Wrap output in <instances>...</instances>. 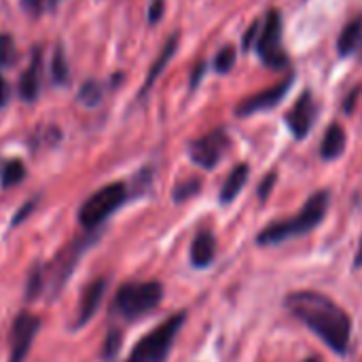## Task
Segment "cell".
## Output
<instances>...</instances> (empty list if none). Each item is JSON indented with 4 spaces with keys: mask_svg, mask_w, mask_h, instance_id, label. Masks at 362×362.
<instances>
[{
    "mask_svg": "<svg viewBox=\"0 0 362 362\" xmlns=\"http://www.w3.org/2000/svg\"><path fill=\"white\" fill-rule=\"evenodd\" d=\"M229 146V136L223 129H214L189 144V157L193 163H197L204 170H212L223 159L225 151Z\"/></svg>",
    "mask_w": 362,
    "mask_h": 362,
    "instance_id": "obj_7",
    "label": "cell"
},
{
    "mask_svg": "<svg viewBox=\"0 0 362 362\" xmlns=\"http://www.w3.org/2000/svg\"><path fill=\"white\" fill-rule=\"evenodd\" d=\"M187 316L180 312V314H174L170 316L165 322H161L155 331H151L146 337H142L136 348L132 350V354L127 356L125 362H165L170 352H172V346H174V339L178 337L182 325H185Z\"/></svg>",
    "mask_w": 362,
    "mask_h": 362,
    "instance_id": "obj_3",
    "label": "cell"
},
{
    "mask_svg": "<svg viewBox=\"0 0 362 362\" xmlns=\"http://www.w3.org/2000/svg\"><path fill=\"white\" fill-rule=\"evenodd\" d=\"M362 38V17L350 21L344 30H341V36H339V42H337V49L341 55H350Z\"/></svg>",
    "mask_w": 362,
    "mask_h": 362,
    "instance_id": "obj_16",
    "label": "cell"
},
{
    "mask_svg": "<svg viewBox=\"0 0 362 362\" xmlns=\"http://www.w3.org/2000/svg\"><path fill=\"white\" fill-rule=\"evenodd\" d=\"M248 174H250V168L246 163H240L231 170V174L227 176V180L221 189V204H231L240 195V191L244 189V185L248 180Z\"/></svg>",
    "mask_w": 362,
    "mask_h": 362,
    "instance_id": "obj_13",
    "label": "cell"
},
{
    "mask_svg": "<svg viewBox=\"0 0 362 362\" xmlns=\"http://www.w3.org/2000/svg\"><path fill=\"white\" fill-rule=\"evenodd\" d=\"M235 49L231 47V45H227V47H223L218 53H216V57H214V70L216 72H221V74H225V72H229L231 68H233V64H235Z\"/></svg>",
    "mask_w": 362,
    "mask_h": 362,
    "instance_id": "obj_19",
    "label": "cell"
},
{
    "mask_svg": "<svg viewBox=\"0 0 362 362\" xmlns=\"http://www.w3.org/2000/svg\"><path fill=\"white\" fill-rule=\"evenodd\" d=\"M161 299H163V286L159 282H129L117 291L112 310L119 316L134 320L155 310L161 303Z\"/></svg>",
    "mask_w": 362,
    "mask_h": 362,
    "instance_id": "obj_4",
    "label": "cell"
},
{
    "mask_svg": "<svg viewBox=\"0 0 362 362\" xmlns=\"http://www.w3.org/2000/svg\"><path fill=\"white\" fill-rule=\"evenodd\" d=\"M176 45H178V34H174L170 40H168V45L163 47V51H161V55L157 57V62L153 64V68H151V72H148V76H146V81H144V87H142V93L144 91H148L151 87H153V83H155V78L161 74V70H163V66L170 62V57L174 55V51H176Z\"/></svg>",
    "mask_w": 362,
    "mask_h": 362,
    "instance_id": "obj_17",
    "label": "cell"
},
{
    "mask_svg": "<svg viewBox=\"0 0 362 362\" xmlns=\"http://www.w3.org/2000/svg\"><path fill=\"white\" fill-rule=\"evenodd\" d=\"M32 208H34V202H30V204H25V206L21 208V212H19V214H17V216L13 218V223H11V225H13V227H15V225H19V223H21V221H23V218L28 216V212H30Z\"/></svg>",
    "mask_w": 362,
    "mask_h": 362,
    "instance_id": "obj_29",
    "label": "cell"
},
{
    "mask_svg": "<svg viewBox=\"0 0 362 362\" xmlns=\"http://www.w3.org/2000/svg\"><path fill=\"white\" fill-rule=\"evenodd\" d=\"M216 257V238L212 231H199L191 244V263L197 269L210 267Z\"/></svg>",
    "mask_w": 362,
    "mask_h": 362,
    "instance_id": "obj_12",
    "label": "cell"
},
{
    "mask_svg": "<svg viewBox=\"0 0 362 362\" xmlns=\"http://www.w3.org/2000/svg\"><path fill=\"white\" fill-rule=\"evenodd\" d=\"M38 89H40V59L36 55L34 64L21 74V81H19V93L25 102H34L36 95H38Z\"/></svg>",
    "mask_w": 362,
    "mask_h": 362,
    "instance_id": "obj_15",
    "label": "cell"
},
{
    "mask_svg": "<svg viewBox=\"0 0 362 362\" xmlns=\"http://www.w3.org/2000/svg\"><path fill=\"white\" fill-rule=\"evenodd\" d=\"M104 346H106V348H104V358H115L117 352H119V346H121V335H119L117 331H112V333L108 335V339H106Z\"/></svg>",
    "mask_w": 362,
    "mask_h": 362,
    "instance_id": "obj_24",
    "label": "cell"
},
{
    "mask_svg": "<svg viewBox=\"0 0 362 362\" xmlns=\"http://www.w3.org/2000/svg\"><path fill=\"white\" fill-rule=\"evenodd\" d=\"M282 38V17L280 11H269L265 17V23L261 25V34L257 40V49L261 59L269 66V68H284L288 64V57L280 45Z\"/></svg>",
    "mask_w": 362,
    "mask_h": 362,
    "instance_id": "obj_6",
    "label": "cell"
},
{
    "mask_svg": "<svg viewBox=\"0 0 362 362\" xmlns=\"http://www.w3.org/2000/svg\"><path fill=\"white\" fill-rule=\"evenodd\" d=\"M21 4H23V8L30 13V15H40V11H42V6H45V0H21Z\"/></svg>",
    "mask_w": 362,
    "mask_h": 362,
    "instance_id": "obj_26",
    "label": "cell"
},
{
    "mask_svg": "<svg viewBox=\"0 0 362 362\" xmlns=\"http://www.w3.org/2000/svg\"><path fill=\"white\" fill-rule=\"evenodd\" d=\"M161 13H163V0H153V6L148 11V21L157 23L161 19Z\"/></svg>",
    "mask_w": 362,
    "mask_h": 362,
    "instance_id": "obj_27",
    "label": "cell"
},
{
    "mask_svg": "<svg viewBox=\"0 0 362 362\" xmlns=\"http://www.w3.org/2000/svg\"><path fill=\"white\" fill-rule=\"evenodd\" d=\"M276 172H269L267 176H265V180L261 182V187H259V199L261 202H267V197H269V193H272V189H274V185H276Z\"/></svg>",
    "mask_w": 362,
    "mask_h": 362,
    "instance_id": "obj_25",
    "label": "cell"
},
{
    "mask_svg": "<svg viewBox=\"0 0 362 362\" xmlns=\"http://www.w3.org/2000/svg\"><path fill=\"white\" fill-rule=\"evenodd\" d=\"M331 204V193L329 191H318L314 193L305 206L301 208V212L297 216L284 218V221H276L272 225H267L259 235H257V244L259 246H274V244H282L291 238H299L310 233L312 229H316L322 218L327 216Z\"/></svg>",
    "mask_w": 362,
    "mask_h": 362,
    "instance_id": "obj_2",
    "label": "cell"
},
{
    "mask_svg": "<svg viewBox=\"0 0 362 362\" xmlns=\"http://www.w3.org/2000/svg\"><path fill=\"white\" fill-rule=\"evenodd\" d=\"M51 76L57 85H62L68 78V66H66L64 53L59 49L53 53V59H51Z\"/></svg>",
    "mask_w": 362,
    "mask_h": 362,
    "instance_id": "obj_20",
    "label": "cell"
},
{
    "mask_svg": "<svg viewBox=\"0 0 362 362\" xmlns=\"http://www.w3.org/2000/svg\"><path fill=\"white\" fill-rule=\"evenodd\" d=\"M291 83H293V76H288V78L276 83L274 87H269V89H265V91H259V93H255V95L242 100V102L238 104V108H235V115H238V117H250V115H255V112L269 110V108L278 106V104L282 102V98L288 93Z\"/></svg>",
    "mask_w": 362,
    "mask_h": 362,
    "instance_id": "obj_9",
    "label": "cell"
},
{
    "mask_svg": "<svg viewBox=\"0 0 362 362\" xmlns=\"http://www.w3.org/2000/svg\"><path fill=\"white\" fill-rule=\"evenodd\" d=\"M40 329V320L34 316V314H28V312H21L15 322H13V329H11V348H8V362H23L32 344H34V337Z\"/></svg>",
    "mask_w": 362,
    "mask_h": 362,
    "instance_id": "obj_8",
    "label": "cell"
},
{
    "mask_svg": "<svg viewBox=\"0 0 362 362\" xmlns=\"http://www.w3.org/2000/svg\"><path fill=\"white\" fill-rule=\"evenodd\" d=\"M199 180L195 178H191V180H187V182H180V185H176V189H174V199L176 202H185V199H189V197H193L197 191H199Z\"/></svg>",
    "mask_w": 362,
    "mask_h": 362,
    "instance_id": "obj_21",
    "label": "cell"
},
{
    "mask_svg": "<svg viewBox=\"0 0 362 362\" xmlns=\"http://www.w3.org/2000/svg\"><path fill=\"white\" fill-rule=\"evenodd\" d=\"M8 95H11V91H8V85H6V81L0 76V108L8 102Z\"/></svg>",
    "mask_w": 362,
    "mask_h": 362,
    "instance_id": "obj_28",
    "label": "cell"
},
{
    "mask_svg": "<svg viewBox=\"0 0 362 362\" xmlns=\"http://www.w3.org/2000/svg\"><path fill=\"white\" fill-rule=\"evenodd\" d=\"M314 119H316V102L312 98V93H301L299 100L295 102V106L288 110L286 115V123H288V129L291 134L297 138V140H303L312 125H314Z\"/></svg>",
    "mask_w": 362,
    "mask_h": 362,
    "instance_id": "obj_10",
    "label": "cell"
},
{
    "mask_svg": "<svg viewBox=\"0 0 362 362\" xmlns=\"http://www.w3.org/2000/svg\"><path fill=\"white\" fill-rule=\"evenodd\" d=\"M100 95H102V91H100V87H98L93 81H89V83L81 89V93H78L81 102L87 104V106H95V104L100 102Z\"/></svg>",
    "mask_w": 362,
    "mask_h": 362,
    "instance_id": "obj_22",
    "label": "cell"
},
{
    "mask_svg": "<svg viewBox=\"0 0 362 362\" xmlns=\"http://www.w3.org/2000/svg\"><path fill=\"white\" fill-rule=\"evenodd\" d=\"M362 265V242H361V248H358V255H356V267H361Z\"/></svg>",
    "mask_w": 362,
    "mask_h": 362,
    "instance_id": "obj_30",
    "label": "cell"
},
{
    "mask_svg": "<svg viewBox=\"0 0 362 362\" xmlns=\"http://www.w3.org/2000/svg\"><path fill=\"white\" fill-rule=\"evenodd\" d=\"M127 199V187L123 182H112L89 195L81 210H78V223L85 229L100 227L110 214H115Z\"/></svg>",
    "mask_w": 362,
    "mask_h": 362,
    "instance_id": "obj_5",
    "label": "cell"
},
{
    "mask_svg": "<svg viewBox=\"0 0 362 362\" xmlns=\"http://www.w3.org/2000/svg\"><path fill=\"white\" fill-rule=\"evenodd\" d=\"M15 62V49L11 36H0V66H11Z\"/></svg>",
    "mask_w": 362,
    "mask_h": 362,
    "instance_id": "obj_23",
    "label": "cell"
},
{
    "mask_svg": "<svg viewBox=\"0 0 362 362\" xmlns=\"http://www.w3.org/2000/svg\"><path fill=\"white\" fill-rule=\"evenodd\" d=\"M106 286H108L106 278H95L93 282H89L85 286V291L81 295V301H78V308H76V318L72 322V329L74 331L81 329V327H85L93 318V314L98 312V308H100V303L104 299Z\"/></svg>",
    "mask_w": 362,
    "mask_h": 362,
    "instance_id": "obj_11",
    "label": "cell"
},
{
    "mask_svg": "<svg viewBox=\"0 0 362 362\" xmlns=\"http://www.w3.org/2000/svg\"><path fill=\"white\" fill-rule=\"evenodd\" d=\"M344 148H346V132H344L341 125L333 123V125L327 129L325 138H322V148H320V153H322L325 159H337V157L344 153Z\"/></svg>",
    "mask_w": 362,
    "mask_h": 362,
    "instance_id": "obj_14",
    "label": "cell"
},
{
    "mask_svg": "<svg viewBox=\"0 0 362 362\" xmlns=\"http://www.w3.org/2000/svg\"><path fill=\"white\" fill-rule=\"evenodd\" d=\"M303 362H322L320 358H308V361H303Z\"/></svg>",
    "mask_w": 362,
    "mask_h": 362,
    "instance_id": "obj_31",
    "label": "cell"
},
{
    "mask_svg": "<svg viewBox=\"0 0 362 362\" xmlns=\"http://www.w3.org/2000/svg\"><path fill=\"white\" fill-rule=\"evenodd\" d=\"M23 176H25V168H23V163L21 161H8L6 165H4V170H2V176H0V182H2V187L4 189H8V187H15V185H19L21 180H23Z\"/></svg>",
    "mask_w": 362,
    "mask_h": 362,
    "instance_id": "obj_18",
    "label": "cell"
},
{
    "mask_svg": "<svg viewBox=\"0 0 362 362\" xmlns=\"http://www.w3.org/2000/svg\"><path fill=\"white\" fill-rule=\"evenodd\" d=\"M284 305L310 331H314L333 352L337 354L348 352L350 335H352V320L329 297L320 293L299 291V293H291Z\"/></svg>",
    "mask_w": 362,
    "mask_h": 362,
    "instance_id": "obj_1",
    "label": "cell"
}]
</instances>
